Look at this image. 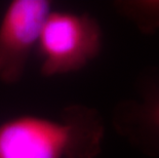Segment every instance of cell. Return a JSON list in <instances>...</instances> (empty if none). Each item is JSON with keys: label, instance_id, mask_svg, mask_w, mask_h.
Segmentation results:
<instances>
[{"label": "cell", "instance_id": "1", "mask_svg": "<svg viewBox=\"0 0 159 158\" xmlns=\"http://www.w3.org/2000/svg\"><path fill=\"white\" fill-rule=\"evenodd\" d=\"M103 138L100 113L72 105L59 119L23 115L1 123L0 158H96Z\"/></svg>", "mask_w": 159, "mask_h": 158}, {"label": "cell", "instance_id": "2", "mask_svg": "<svg viewBox=\"0 0 159 158\" xmlns=\"http://www.w3.org/2000/svg\"><path fill=\"white\" fill-rule=\"evenodd\" d=\"M102 30L87 13L52 11L40 32L38 48L45 77L79 71L101 52Z\"/></svg>", "mask_w": 159, "mask_h": 158}, {"label": "cell", "instance_id": "3", "mask_svg": "<svg viewBox=\"0 0 159 158\" xmlns=\"http://www.w3.org/2000/svg\"><path fill=\"white\" fill-rule=\"evenodd\" d=\"M52 11V2L47 0H13L7 5L0 21L1 82L15 84L22 79Z\"/></svg>", "mask_w": 159, "mask_h": 158}, {"label": "cell", "instance_id": "4", "mask_svg": "<svg viewBox=\"0 0 159 158\" xmlns=\"http://www.w3.org/2000/svg\"><path fill=\"white\" fill-rule=\"evenodd\" d=\"M115 6L141 31L151 34L159 29V1H119Z\"/></svg>", "mask_w": 159, "mask_h": 158}, {"label": "cell", "instance_id": "5", "mask_svg": "<svg viewBox=\"0 0 159 158\" xmlns=\"http://www.w3.org/2000/svg\"><path fill=\"white\" fill-rule=\"evenodd\" d=\"M121 109H123L126 112L134 114V115L139 116V117H145L148 118L147 121L149 123H151L152 125L159 127V103L156 106L151 107L149 110H143L141 107H136L134 104L130 105H122L120 107Z\"/></svg>", "mask_w": 159, "mask_h": 158}]
</instances>
